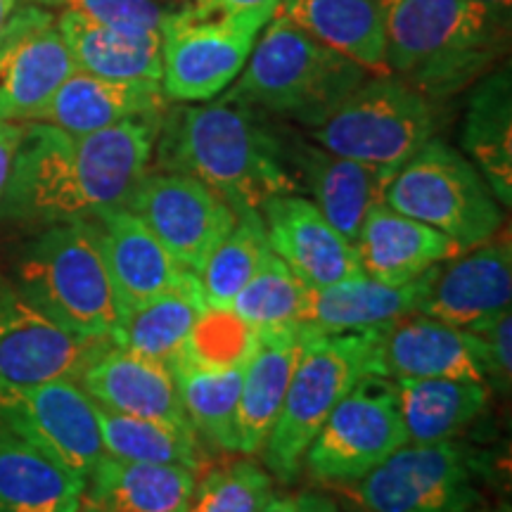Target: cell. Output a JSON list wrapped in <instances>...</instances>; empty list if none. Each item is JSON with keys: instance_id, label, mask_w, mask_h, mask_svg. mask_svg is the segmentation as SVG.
<instances>
[{"instance_id": "obj_11", "label": "cell", "mask_w": 512, "mask_h": 512, "mask_svg": "<svg viewBox=\"0 0 512 512\" xmlns=\"http://www.w3.org/2000/svg\"><path fill=\"white\" fill-rule=\"evenodd\" d=\"M408 444L396 384L387 375H366L332 408L311 446L302 470L320 484L351 486Z\"/></svg>"}, {"instance_id": "obj_28", "label": "cell", "mask_w": 512, "mask_h": 512, "mask_svg": "<svg viewBox=\"0 0 512 512\" xmlns=\"http://www.w3.org/2000/svg\"><path fill=\"white\" fill-rule=\"evenodd\" d=\"M86 479L0 422V512H79Z\"/></svg>"}, {"instance_id": "obj_34", "label": "cell", "mask_w": 512, "mask_h": 512, "mask_svg": "<svg viewBox=\"0 0 512 512\" xmlns=\"http://www.w3.org/2000/svg\"><path fill=\"white\" fill-rule=\"evenodd\" d=\"M183 411L204 444L223 453H240L238 411L245 368L235 370H171Z\"/></svg>"}, {"instance_id": "obj_25", "label": "cell", "mask_w": 512, "mask_h": 512, "mask_svg": "<svg viewBox=\"0 0 512 512\" xmlns=\"http://www.w3.org/2000/svg\"><path fill=\"white\" fill-rule=\"evenodd\" d=\"M420 290L422 278L394 287L361 273L306 292L297 325L309 332L387 330L396 320L415 313Z\"/></svg>"}, {"instance_id": "obj_9", "label": "cell", "mask_w": 512, "mask_h": 512, "mask_svg": "<svg viewBox=\"0 0 512 512\" xmlns=\"http://www.w3.org/2000/svg\"><path fill=\"white\" fill-rule=\"evenodd\" d=\"M489 460L463 441L403 444L356 482L363 512H472L486 505Z\"/></svg>"}, {"instance_id": "obj_15", "label": "cell", "mask_w": 512, "mask_h": 512, "mask_svg": "<svg viewBox=\"0 0 512 512\" xmlns=\"http://www.w3.org/2000/svg\"><path fill=\"white\" fill-rule=\"evenodd\" d=\"M74 72L53 12L38 5L15 10L0 31V119L34 121Z\"/></svg>"}, {"instance_id": "obj_13", "label": "cell", "mask_w": 512, "mask_h": 512, "mask_svg": "<svg viewBox=\"0 0 512 512\" xmlns=\"http://www.w3.org/2000/svg\"><path fill=\"white\" fill-rule=\"evenodd\" d=\"M124 207L195 275L238 221V211L207 185L162 169H147Z\"/></svg>"}, {"instance_id": "obj_18", "label": "cell", "mask_w": 512, "mask_h": 512, "mask_svg": "<svg viewBox=\"0 0 512 512\" xmlns=\"http://www.w3.org/2000/svg\"><path fill=\"white\" fill-rule=\"evenodd\" d=\"M88 221L98 235L121 313L192 275L131 209L114 207Z\"/></svg>"}, {"instance_id": "obj_8", "label": "cell", "mask_w": 512, "mask_h": 512, "mask_svg": "<svg viewBox=\"0 0 512 512\" xmlns=\"http://www.w3.org/2000/svg\"><path fill=\"white\" fill-rule=\"evenodd\" d=\"M437 126L432 100L389 74L363 81L309 136L332 155L396 174Z\"/></svg>"}, {"instance_id": "obj_36", "label": "cell", "mask_w": 512, "mask_h": 512, "mask_svg": "<svg viewBox=\"0 0 512 512\" xmlns=\"http://www.w3.org/2000/svg\"><path fill=\"white\" fill-rule=\"evenodd\" d=\"M259 342V330L230 306H204L171 370H235L245 368Z\"/></svg>"}, {"instance_id": "obj_43", "label": "cell", "mask_w": 512, "mask_h": 512, "mask_svg": "<svg viewBox=\"0 0 512 512\" xmlns=\"http://www.w3.org/2000/svg\"><path fill=\"white\" fill-rule=\"evenodd\" d=\"M297 512H342L330 496L318 491H302L297 496Z\"/></svg>"}, {"instance_id": "obj_26", "label": "cell", "mask_w": 512, "mask_h": 512, "mask_svg": "<svg viewBox=\"0 0 512 512\" xmlns=\"http://www.w3.org/2000/svg\"><path fill=\"white\" fill-rule=\"evenodd\" d=\"M197 472L181 465L102 456L86 479L79 512H188Z\"/></svg>"}, {"instance_id": "obj_12", "label": "cell", "mask_w": 512, "mask_h": 512, "mask_svg": "<svg viewBox=\"0 0 512 512\" xmlns=\"http://www.w3.org/2000/svg\"><path fill=\"white\" fill-rule=\"evenodd\" d=\"M0 422L83 479L105 456L98 403L76 380L0 387Z\"/></svg>"}, {"instance_id": "obj_20", "label": "cell", "mask_w": 512, "mask_h": 512, "mask_svg": "<svg viewBox=\"0 0 512 512\" xmlns=\"http://www.w3.org/2000/svg\"><path fill=\"white\" fill-rule=\"evenodd\" d=\"M287 150L299 190L309 192L320 214L354 242L368 211L384 200V190L394 174L332 155L306 140H290Z\"/></svg>"}, {"instance_id": "obj_45", "label": "cell", "mask_w": 512, "mask_h": 512, "mask_svg": "<svg viewBox=\"0 0 512 512\" xmlns=\"http://www.w3.org/2000/svg\"><path fill=\"white\" fill-rule=\"evenodd\" d=\"M15 10H17V0H0V31H3L5 22H8Z\"/></svg>"}, {"instance_id": "obj_7", "label": "cell", "mask_w": 512, "mask_h": 512, "mask_svg": "<svg viewBox=\"0 0 512 512\" xmlns=\"http://www.w3.org/2000/svg\"><path fill=\"white\" fill-rule=\"evenodd\" d=\"M382 202L444 233L460 252L494 238L505 219L477 166L439 138L427 140L396 171Z\"/></svg>"}, {"instance_id": "obj_44", "label": "cell", "mask_w": 512, "mask_h": 512, "mask_svg": "<svg viewBox=\"0 0 512 512\" xmlns=\"http://www.w3.org/2000/svg\"><path fill=\"white\" fill-rule=\"evenodd\" d=\"M261 512H297V496L273 494Z\"/></svg>"}, {"instance_id": "obj_23", "label": "cell", "mask_w": 512, "mask_h": 512, "mask_svg": "<svg viewBox=\"0 0 512 512\" xmlns=\"http://www.w3.org/2000/svg\"><path fill=\"white\" fill-rule=\"evenodd\" d=\"M166 107L169 100L162 83L112 81L76 69L34 121L83 136L117 126L121 121L162 117Z\"/></svg>"}, {"instance_id": "obj_3", "label": "cell", "mask_w": 512, "mask_h": 512, "mask_svg": "<svg viewBox=\"0 0 512 512\" xmlns=\"http://www.w3.org/2000/svg\"><path fill=\"white\" fill-rule=\"evenodd\" d=\"M389 74L441 100L489 74L510 15L477 0H382Z\"/></svg>"}, {"instance_id": "obj_14", "label": "cell", "mask_w": 512, "mask_h": 512, "mask_svg": "<svg viewBox=\"0 0 512 512\" xmlns=\"http://www.w3.org/2000/svg\"><path fill=\"white\" fill-rule=\"evenodd\" d=\"M112 339L64 330L0 275V387L76 380Z\"/></svg>"}, {"instance_id": "obj_37", "label": "cell", "mask_w": 512, "mask_h": 512, "mask_svg": "<svg viewBox=\"0 0 512 512\" xmlns=\"http://www.w3.org/2000/svg\"><path fill=\"white\" fill-rule=\"evenodd\" d=\"M306 292L309 287L287 268L285 261L268 252L247 285L235 294L230 309L259 332L285 328L299 320Z\"/></svg>"}, {"instance_id": "obj_6", "label": "cell", "mask_w": 512, "mask_h": 512, "mask_svg": "<svg viewBox=\"0 0 512 512\" xmlns=\"http://www.w3.org/2000/svg\"><path fill=\"white\" fill-rule=\"evenodd\" d=\"M382 373V330L309 332L261 456L273 479L290 484L332 408L358 380Z\"/></svg>"}, {"instance_id": "obj_24", "label": "cell", "mask_w": 512, "mask_h": 512, "mask_svg": "<svg viewBox=\"0 0 512 512\" xmlns=\"http://www.w3.org/2000/svg\"><path fill=\"white\" fill-rule=\"evenodd\" d=\"M304 342L306 330L297 323L259 332V342L242 375L238 411L240 456H256L264 448L283 408Z\"/></svg>"}, {"instance_id": "obj_39", "label": "cell", "mask_w": 512, "mask_h": 512, "mask_svg": "<svg viewBox=\"0 0 512 512\" xmlns=\"http://www.w3.org/2000/svg\"><path fill=\"white\" fill-rule=\"evenodd\" d=\"M38 3L72 10L95 24H102V27L159 36H162L166 17L174 12L166 10L157 0H38Z\"/></svg>"}, {"instance_id": "obj_4", "label": "cell", "mask_w": 512, "mask_h": 512, "mask_svg": "<svg viewBox=\"0 0 512 512\" xmlns=\"http://www.w3.org/2000/svg\"><path fill=\"white\" fill-rule=\"evenodd\" d=\"M366 79V69L275 12L245 69L221 98L292 119L311 131Z\"/></svg>"}, {"instance_id": "obj_21", "label": "cell", "mask_w": 512, "mask_h": 512, "mask_svg": "<svg viewBox=\"0 0 512 512\" xmlns=\"http://www.w3.org/2000/svg\"><path fill=\"white\" fill-rule=\"evenodd\" d=\"M382 373L392 380L484 382L472 332L418 311L382 330Z\"/></svg>"}, {"instance_id": "obj_31", "label": "cell", "mask_w": 512, "mask_h": 512, "mask_svg": "<svg viewBox=\"0 0 512 512\" xmlns=\"http://www.w3.org/2000/svg\"><path fill=\"white\" fill-rule=\"evenodd\" d=\"M394 384L408 444L458 439L482 418L491 399L486 382L394 380Z\"/></svg>"}, {"instance_id": "obj_46", "label": "cell", "mask_w": 512, "mask_h": 512, "mask_svg": "<svg viewBox=\"0 0 512 512\" xmlns=\"http://www.w3.org/2000/svg\"><path fill=\"white\" fill-rule=\"evenodd\" d=\"M477 3L486 5V8H494L498 12H505V15H510L512 8V0H477Z\"/></svg>"}, {"instance_id": "obj_30", "label": "cell", "mask_w": 512, "mask_h": 512, "mask_svg": "<svg viewBox=\"0 0 512 512\" xmlns=\"http://www.w3.org/2000/svg\"><path fill=\"white\" fill-rule=\"evenodd\" d=\"M463 147L505 209L512 204V81L510 67L486 74L470 95Z\"/></svg>"}, {"instance_id": "obj_27", "label": "cell", "mask_w": 512, "mask_h": 512, "mask_svg": "<svg viewBox=\"0 0 512 512\" xmlns=\"http://www.w3.org/2000/svg\"><path fill=\"white\" fill-rule=\"evenodd\" d=\"M275 12L368 74L389 76L382 0H280Z\"/></svg>"}, {"instance_id": "obj_41", "label": "cell", "mask_w": 512, "mask_h": 512, "mask_svg": "<svg viewBox=\"0 0 512 512\" xmlns=\"http://www.w3.org/2000/svg\"><path fill=\"white\" fill-rule=\"evenodd\" d=\"M24 131H27V121H8L0 119V200H3L5 188H8L12 166L22 143Z\"/></svg>"}, {"instance_id": "obj_42", "label": "cell", "mask_w": 512, "mask_h": 512, "mask_svg": "<svg viewBox=\"0 0 512 512\" xmlns=\"http://www.w3.org/2000/svg\"><path fill=\"white\" fill-rule=\"evenodd\" d=\"M280 0H192V8L207 15H240L249 10L278 8Z\"/></svg>"}, {"instance_id": "obj_47", "label": "cell", "mask_w": 512, "mask_h": 512, "mask_svg": "<svg viewBox=\"0 0 512 512\" xmlns=\"http://www.w3.org/2000/svg\"><path fill=\"white\" fill-rule=\"evenodd\" d=\"M472 512H510L508 503H498V505H482V508L472 510Z\"/></svg>"}, {"instance_id": "obj_35", "label": "cell", "mask_w": 512, "mask_h": 512, "mask_svg": "<svg viewBox=\"0 0 512 512\" xmlns=\"http://www.w3.org/2000/svg\"><path fill=\"white\" fill-rule=\"evenodd\" d=\"M271 252L264 219L259 209L240 211L230 233L216 245L197 273L204 302L209 306H230L235 294L247 285L266 254Z\"/></svg>"}, {"instance_id": "obj_10", "label": "cell", "mask_w": 512, "mask_h": 512, "mask_svg": "<svg viewBox=\"0 0 512 512\" xmlns=\"http://www.w3.org/2000/svg\"><path fill=\"white\" fill-rule=\"evenodd\" d=\"M278 8L207 15L183 5L162 27V91L169 102L195 105L226 93Z\"/></svg>"}, {"instance_id": "obj_19", "label": "cell", "mask_w": 512, "mask_h": 512, "mask_svg": "<svg viewBox=\"0 0 512 512\" xmlns=\"http://www.w3.org/2000/svg\"><path fill=\"white\" fill-rule=\"evenodd\" d=\"M79 384L105 411L169 422L181 430H192L174 373L164 361L131 354L110 344L83 370Z\"/></svg>"}, {"instance_id": "obj_17", "label": "cell", "mask_w": 512, "mask_h": 512, "mask_svg": "<svg viewBox=\"0 0 512 512\" xmlns=\"http://www.w3.org/2000/svg\"><path fill=\"white\" fill-rule=\"evenodd\" d=\"M268 245L309 290L361 275L354 242L344 238L302 195H280L261 204Z\"/></svg>"}, {"instance_id": "obj_29", "label": "cell", "mask_w": 512, "mask_h": 512, "mask_svg": "<svg viewBox=\"0 0 512 512\" xmlns=\"http://www.w3.org/2000/svg\"><path fill=\"white\" fill-rule=\"evenodd\" d=\"M57 27L79 72L112 81L162 83V36L131 34L60 10Z\"/></svg>"}, {"instance_id": "obj_33", "label": "cell", "mask_w": 512, "mask_h": 512, "mask_svg": "<svg viewBox=\"0 0 512 512\" xmlns=\"http://www.w3.org/2000/svg\"><path fill=\"white\" fill-rule=\"evenodd\" d=\"M98 420L107 456L128 463L181 465L197 475L207 470L209 456L204 451V441L192 430H181L169 422L112 413L100 406Z\"/></svg>"}, {"instance_id": "obj_16", "label": "cell", "mask_w": 512, "mask_h": 512, "mask_svg": "<svg viewBox=\"0 0 512 512\" xmlns=\"http://www.w3.org/2000/svg\"><path fill=\"white\" fill-rule=\"evenodd\" d=\"M512 302V247L508 235L463 249L422 275L415 311L472 330Z\"/></svg>"}, {"instance_id": "obj_2", "label": "cell", "mask_w": 512, "mask_h": 512, "mask_svg": "<svg viewBox=\"0 0 512 512\" xmlns=\"http://www.w3.org/2000/svg\"><path fill=\"white\" fill-rule=\"evenodd\" d=\"M152 155L157 169L200 181L235 211L302 195L287 143L264 114L233 100L181 105L162 114Z\"/></svg>"}, {"instance_id": "obj_22", "label": "cell", "mask_w": 512, "mask_h": 512, "mask_svg": "<svg viewBox=\"0 0 512 512\" xmlns=\"http://www.w3.org/2000/svg\"><path fill=\"white\" fill-rule=\"evenodd\" d=\"M354 247L361 271L394 287L413 283L430 268L460 252L456 242L444 233L399 214L384 202L368 211L358 228Z\"/></svg>"}, {"instance_id": "obj_5", "label": "cell", "mask_w": 512, "mask_h": 512, "mask_svg": "<svg viewBox=\"0 0 512 512\" xmlns=\"http://www.w3.org/2000/svg\"><path fill=\"white\" fill-rule=\"evenodd\" d=\"M12 283L74 335L112 339L117 330L119 299L91 221L38 230L19 252Z\"/></svg>"}, {"instance_id": "obj_32", "label": "cell", "mask_w": 512, "mask_h": 512, "mask_svg": "<svg viewBox=\"0 0 512 512\" xmlns=\"http://www.w3.org/2000/svg\"><path fill=\"white\" fill-rule=\"evenodd\" d=\"M207 306L200 280L192 273L147 302L121 313L112 344L131 354L155 358L169 366L188 339L200 311Z\"/></svg>"}, {"instance_id": "obj_40", "label": "cell", "mask_w": 512, "mask_h": 512, "mask_svg": "<svg viewBox=\"0 0 512 512\" xmlns=\"http://www.w3.org/2000/svg\"><path fill=\"white\" fill-rule=\"evenodd\" d=\"M475 337L477 361L482 368L484 382L496 392L508 394L512 384V313L510 309L498 313L486 323L472 328Z\"/></svg>"}, {"instance_id": "obj_1", "label": "cell", "mask_w": 512, "mask_h": 512, "mask_svg": "<svg viewBox=\"0 0 512 512\" xmlns=\"http://www.w3.org/2000/svg\"><path fill=\"white\" fill-rule=\"evenodd\" d=\"M159 124L162 117H143L74 136L29 121L0 200V221L46 228L124 207L152 162Z\"/></svg>"}, {"instance_id": "obj_38", "label": "cell", "mask_w": 512, "mask_h": 512, "mask_svg": "<svg viewBox=\"0 0 512 512\" xmlns=\"http://www.w3.org/2000/svg\"><path fill=\"white\" fill-rule=\"evenodd\" d=\"M275 494L271 472L252 460H230L197 475L188 512H261Z\"/></svg>"}]
</instances>
